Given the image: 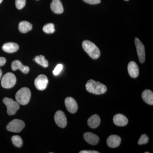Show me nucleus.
<instances>
[{"mask_svg":"<svg viewBox=\"0 0 153 153\" xmlns=\"http://www.w3.org/2000/svg\"><path fill=\"white\" fill-rule=\"evenodd\" d=\"M85 88L88 91L95 94H103L107 91V88L105 85L93 79H89L88 81Z\"/></svg>","mask_w":153,"mask_h":153,"instance_id":"obj_1","label":"nucleus"},{"mask_svg":"<svg viewBox=\"0 0 153 153\" xmlns=\"http://www.w3.org/2000/svg\"><path fill=\"white\" fill-rule=\"evenodd\" d=\"M82 47L86 53L91 58L97 59L100 55V52L98 47L91 41L85 40L82 43Z\"/></svg>","mask_w":153,"mask_h":153,"instance_id":"obj_2","label":"nucleus"},{"mask_svg":"<svg viewBox=\"0 0 153 153\" xmlns=\"http://www.w3.org/2000/svg\"><path fill=\"white\" fill-rule=\"evenodd\" d=\"M31 96L30 89L27 87L22 88L16 94V100L19 104L25 105L29 103Z\"/></svg>","mask_w":153,"mask_h":153,"instance_id":"obj_3","label":"nucleus"},{"mask_svg":"<svg viewBox=\"0 0 153 153\" xmlns=\"http://www.w3.org/2000/svg\"><path fill=\"white\" fill-rule=\"evenodd\" d=\"M4 104L7 108V112L9 115L16 114L17 111L19 109L20 106L17 102L14 101L12 99L5 97L3 100Z\"/></svg>","mask_w":153,"mask_h":153,"instance_id":"obj_4","label":"nucleus"},{"mask_svg":"<svg viewBox=\"0 0 153 153\" xmlns=\"http://www.w3.org/2000/svg\"><path fill=\"white\" fill-rule=\"evenodd\" d=\"M16 82V78L13 73H6L1 79V84L4 88H10L13 87Z\"/></svg>","mask_w":153,"mask_h":153,"instance_id":"obj_5","label":"nucleus"},{"mask_svg":"<svg viewBox=\"0 0 153 153\" xmlns=\"http://www.w3.org/2000/svg\"><path fill=\"white\" fill-rule=\"evenodd\" d=\"M25 126V123L22 120L15 119L11 121L7 126V130L13 132L19 133L22 131Z\"/></svg>","mask_w":153,"mask_h":153,"instance_id":"obj_6","label":"nucleus"},{"mask_svg":"<svg viewBox=\"0 0 153 153\" xmlns=\"http://www.w3.org/2000/svg\"><path fill=\"white\" fill-rule=\"evenodd\" d=\"M54 119L56 124L61 128H64L67 126V121L66 115L62 111H57L55 114Z\"/></svg>","mask_w":153,"mask_h":153,"instance_id":"obj_7","label":"nucleus"},{"mask_svg":"<svg viewBox=\"0 0 153 153\" xmlns=\"http://www.w3.org/2000/svg\"><path fill=\"white\" fill-rule=\"evenodd\" d=\"M48 82V78L46 75L40 74L35 79V85L38 90H44L47 88Z\"/></svg>","mask_w":153,"mask_h":153,"instance_id":"obj_8","label":"nucleus"},{"mask_svg":"<svg viewBox=\"0 0 153 153\" xmlns=\"http://www.w3.org/2000/svg\"><path fill=\"white\" fill-rule=\"evenodd\" d=\"M135 44L136 47L137 53L140 62L142 63H143L145 61L146 56L144 46L142 42L137 38H135Z\"/></svg>","mask_w":153,"mask_h":153,"instance_id":"obj_9","label":"nucleus"},{"mask_svg":"<svg viewBox=\"0 0 153 153\" xmlns=\"http://www.w3.org/2000/svg\"><path fill=\"white\" fill-rule=\"evenodd\" d=\"M65 104L66 109L71 113L74 114L77 111L78 105L74 98L68 97L65 100Z\"/></svg>","mask_w":153,"mask_h":153,"instance_id":"obj_10","label":"nucleus"},{"mask_svg":"<svg viewBox=\"0 0 153 153\" xmlns=\"http://www.w3.org/2000/svg\"><path fill=\"white\" fill-rule=\"evenodd\" d=\"M113 122L115 125L118 126H124L128 123V120L124 115L118 114L114 117Z\"/></svg>","mask_w":153,"mask_h":153,"instance_id":"obj_11","label":"nucleus"},{"mask_svg":"<svg viewBox=\"0 0 153 153\" xmlns=\"http://www.w3.org/2000/svg\"><path fill=\"white\" fill-rule=\"evenodd\" d=\"M128 71L130 76L132 78H136L139 74V69L134 61H131L128 66Z\"/></svg>","mask_w":153,"mask_h":153,"instance_id":"obj_12","label":"nucleus"},{"mask_svg":"<svg viewBox=\"0 0 153 153\" xmlns=\"http://www.w3.org/2000/svg\"><path fill=\"white\" fill-rule=\"evenodd\" d=\"M121 141L120 137L116 135H111L107 139V144L109 147L115 148L120 146Z\"/></svg>","mask_w":153,"mask_h":153,"instance_id":"obj_13","label":"nucleus"},{"mask_svg":"<svg viewBox=\"0 0 153 153\" xmlns=\"http://www.w3.org/2000/svg\"><path fill=\"white\" fill-rule=\"evenodd\" d=\"M11 67L13 71H16L18 69H19L24 74H27L30 71V68L28 66H24L19 60H18L13 61Z\"/></svg>","mask_w":153,"mask_h":153,"instance_id":"obj_14","label":"nucleus"},{"mask_svg":"<svg viewBox=\"0 0 153 153\" xmlns=\"http://www.w3.org/2000/svg\"><path fill=\"white\" fill-rule=\"evenodd\" d=\"M83 138L86 142L92 145H96L98 144L99 141V138L95 134L91 132H86L84 134Z\"/></svg>","mask_w":153,"mask_h":153,"instance_id":"obj_15","label":"nucleus"},{"mask_svg":"<svg viewBox=\"0 0 153 153\" xmlns=\"http://www.w3.org/2000/svg\"><path fill=\"white\" fill-rule=\"evenodd\" d=\"M50 7L52 12L55 14H61L63 12V5L60 0H53Z\"/></svg>","mask_w":153,"mask_h":153,"instance_id":"obj_16","label":"nucleus"},{"mask_svg":"<svg viewBox=\"0 0 153 153\" xmlns=\"http://www.w3.org/2000/svg\"><path fill=\"white\" fill-rule=\"evenodd\" d=\"M19 49L18 44L13 42H9L4 44L2 47L3 51L9 53L16 52Z\"/></svg>","mask_w":153,"mask_h":153,"instance_id":"obj_17","label":"nucleus"},{"mask_svg":"<svg viewBox=\"0 0 153 153\" xmlns=\"http://www.w3.org/2000/svg\"><path fill=\"white\" fill-rule=\"evenodd\" d=\"M88 125L92 128L98 127L100 123V119L98 115L94 114L91 117L87 122Z\"/></svg>","mask_w":153,"mask_h":153,"instance_id":"obj_18","label":"nucleus"},{"mask_svg":"<svg viewBox=\"0 0 153 153\" xmlns=\"http://www.w3.org/2000/svg\"><path fill=\"white\" fill-rule=\"evenodd\" d=\"M142 97L144 101L149 105H153V93L152 91L147 89L143 91Z\"/></svg>","mask_w":153,"mask_h":153,"instance_id":"obj_19","label":"nucleus"},{"mask_svg":"<svg viewBox=\"0 0 153 153\" xmlns=\"http://www.w3.org/2000/svg\"><path fill=\"white\" fill-rule=\"evenodd\" d=\"M33 26L30 22L27 21H23L19 23V31L22 33H28L32 30Z\"/></svg>","mask_w":153,"mask_h":153,"instance_id":"obj_20","label":"nucleus"},{"mask_svg":"<svg viewBox=\"0 0 153 153\" xmlns=\"http://www.w3.org/2000/svg\"><path fill=\"white\" fill-rule=\"evenodd\" d=\"M35 60L38 64L44 68H47L49 66L48 61L45 59V57L43 55L36 56L35 58Z\"/></svg>","mask_w":153,"mask_h":153,"instance_id":"obj_21","label":"nucleus"},{"mask_svg":"<svg viewBox=\"0 0 153 153\" xmlns=\"http://www.w3.org/2000/svg\"><path fill=\"white\" fill-rule=\"evenodd\" d=\"M12 141L14 146L17 147L21 148L23 145V140L19 136H13L12 137Z\"/></svg>","mask_w":153,"mask_h":153,"instance_id":"obj_22","label":"nucleus"},{"mask_svg":"<svg viewBox=\"0 0 153 153\" xmlns=\"http://www.w3.org/2000/svg\"><path fill=\"white\" fill-rule=\"evenodd\" d=\"M43 30L47 34H52L55 32V26L52 23H49L44 25Z\"/></svg>","mask_w":153,"mask_h":153,"instance_id":"obj_23","label":"nucleus"},{"mask_svg":"<svg viewBox=\"0 0 153 153\" xmlns=\"http://www.w3.org/2000/svg\"><path fill=\"white\" fill-rule=\"evenodd\" d=\"M149 138L145 134H143L140 137L138 142V144L140 145L143 144H146L149 142Z\"/></svg>","mask_w":153,"mask_h":153,"instance_id":"obj_24","label":"nucleus"},{"mask_svg":"<svg viewBox=\"0 0 153 153\" xmlns=\"http://www.w3.org/2000/svg\"><path fill=\"white\" fill-rule=\"evenodd\" d=\"M26 5V0H16V6L17 8L21 10Z\"/></svg>","mask_w":153,"mask_h":153,"instance_id":"obj_25","label":"nucleus"},{"mask_svg":"<svg viewBox=\"0 0 153 153\" xmlns=\"http://www.w3.org/2000/svg\"><path fill=\"white\" fill-rule=\"evenodd\" d=\"M63 66L62 64H59L56 66L54 70H53V74L55 75H57L60 74L61 71L63 69Z\"/></svg>","mask_w":153,"mask_h":153,"instance_id":"obj_26","label":"nucleus"},{"mask_svg":"<svg viewBox=\"0 0 153 153\" xmlns=\"http://www.w3.org/2000/svg\"><path fill=\"white\" fill-rule=\"evenodd\" d=\"M82 1L90 4H96L101 2V0H82Z\"/></svg>","mask_w":153,"mask_h":153,"instance_id":"obj_27","label":"nucleus"},{"mask_svg":"<svg viewBox=\"0 0 153 153\" xmlns=\"http://www.w3.org/2000/svg\"><path fill=\"white\" fill-rule=\"evenodd\" d=\"M6 58L4 57H0V66H4L6 63Z\"/></svg>","mask_w":153,"mask_h":153,"instance_id":"obj_28","label":"nucleus"},{"mask_svg":"<svg viewBox=\"0 0 153 153\" xmlns=\"http://www.w3.org/2000/svg\"><path fill=\"white\" fill-rule=\"evenodd\" d=\"M79 153H99V152L95 151L84 150L80 151Z\"/></svg>","mask_w":153,"mask_h":153,"instance_id":"obj_29","label":"nucleus"},{"mask_svg":"<svg viewBox=\"0 0 153 153\" xmlns=\"http://www.w3.org/2000/svg\"><path fill=\"white\" fill-rule=\"evenodd\" d=\"M2 75V72L1 70L0 69V79L1 78Z\"/></svg>","mask_w":153,"mask_h":153,"instance_id":"obj_30","label":"nucleus"},{"mask_svg":"<svg viewBox=\"0 0 153 153\" xmlns=\"http://www.w3.org/2000/svg\"><path fill=\"white\" fill-rule=\"evenodd\" d=\"M3 0H0V4L2 2Z\"/></svg>","mask_w":153,"mask_h":153,"instance_id":"obj_31","label":"nucleus"},{"mask_svg":"<svg viewBox=\"0 0 153 153\" xmlns=\"http://www.w3.org/2000/svg\"><path fill=\"white\" fill-rule=\"evenodd\" d=\"M149 152H145V153H149Z\"/></svg>","mask_w":153,"mask_h":153,"instance_id":"obj_32","label":"nucleus"},{"mask_svg":"<svg viewBox=\"0 0 153 153\" xmlns=\"http://www.w3.org/2000/svg\"><path fill=\"white\" fill-rule=\"evenodd\" d=\"M125 1H128V0H125Z\"/></svg>","mask_w":153,"mask_h":153,"instance_id":"obj_33","label":"nucleus"}]
</instances>
